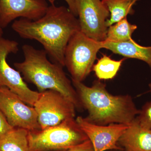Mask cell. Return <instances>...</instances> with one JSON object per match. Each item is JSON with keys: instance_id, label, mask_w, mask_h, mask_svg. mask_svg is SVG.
<instances>
[{"instance_id": "6da1fadb", "label": "cell", "mask_w": 151, "mask_h": 151, "mask_svg": "<svg viewBox=\"0 0 151 151\" xmlns=\"http://www.w3.org/2000/svg\"><path fill=\"white\" fill-rule=\"evenodd\" d=\"M48 1L50 5L43 16L36 20L19 18L12 28L21 37L37 41L52 62L65 67V48L70 38L80 31L79 21L68 8Z\"/></svg>"}, {"instance_id": "7a4b0ae2", "label": "cell", "mask_w": 151, "mask_h": 151, "mask_svg": "<svg viewBox=\"0 0 151 151\" xmlns=\"http://www.w3.org/2000/svg\"><path fill=\"white\" fill-rule=\"evenodd\" d=\"M72 83L83 108L88 111L84 119L92 124L129 125L139 113L131 96L110 94L99 80L94 81L92 86L73 79Z\"/></svg>"}, {"instance_id": "3957f363", "label": "cell", "mask_w": 151, "mask_h": 151, "mask_svg": "<svg viewBox=\"0 0 151 151\" xmlns=\"http://www.w3.org/2000/svg\"><path fill=\"white\" fill-rule=\"evenodd\" d=\"M24 60L14 63V66L26 81L34 84L38 92L47 90L59 92L68 98L76 109L83 106L72 83L68 78L63 66L50 61L44 50H38L29 45L22 47Z\"/></svg>"}, {"instance_id": "277c9868", "label": "cell", "mask_w": 151, "mask_h": 151, "mask_svg": "<svg viewBox=\"0 0 151 151\" xmlns=\"http://www.w3.org/2000/svg\"><path fill=\"white\" fill-rule=\"evenodd\" d=\"M88 139L74 118L28 134L32 151L67 150Z\"/></svg>"}, {"instance_id": "5b68a950", "label": "cell", "mask_w": 151, "mask_h": 151, "mask_svg": "<svg viewBox=\"0 0 151 151\" xmlns=\"http://www.w3.org/2000/svg\"><path fill=\"white\" fill-rule=\"evenodd\" d=\"M102 42L93 40L80 31L68 41L64 55V64L71 79L82 82L92 70Z\"/></svg>"}, {"instance_id": "8992f818", "label": "cell", "mask_w": 151, "mask_h": 151, "mask_svg": "<svg viewBox=\"0 0 151 151\" xmlns=\"http://www.w3.org/2000/svg\"><path fill=\"white\" fill-rule=\"evenodd\" d=\"M33 107L37 114L41 130L75 118L76 108L74 104L61 93L54 90L40 92Z\"/></svg>"}, {"instance_id": "52a82bcc", "label": "cell", "mask_w": 151, "mask_h": 151, "mask_svg": "<svg viewBox=\"0 0 151 151\" xmlns=\"http://www.w3.org/2000/svg\"><path fill=\"white\" fill-rule=\"evenodd\" d=\"M18 46L15 41L3 37L0 39V86L6 87L24 103L33 107L40 92L30 89L21 73L10 66L7 61L9 55L17 52Z\"/></svg>"}, {"instance_id": "ba28073f", "label": "cell", "mask_w": 151, "mask_h": 151, "mask_svg": "<svg viewBox=\"0 0 151 151\" xmlns=\"http://www.w3.org/2000/svg\"><path fill=\"white\" fill-rule=\"evenodd\" d=\"M80 31L90 38L104 41L110 12L102 0H76Z\"/></svg>"}, {"instance_id": "9c48e42d", "label": "cell", "mask_w": 151, "mask_h": 151, "mask_svg": "<svg viewBox=\"0 0 151 151\" xmlns=\"http://www.w3.org/2000/svg\"><path fill=\"white\" fill-rule=\"evenodd\" d=\"M26 104L7 88L1 86L0 111L10 125L29 132L40 130L35 109Z\"/></svg>"}, {"instance_id": "30bf717a", "label": "cell", "mask_w": 151, "mask_h": 151, "mask_svg": "<svg viewBox=\"0 0 151 151\" xmlns=\"http://www.w3.org/2000/svg\"><path fill=\"white\" fill-rule=\"evenodd\" d=\"M76 120L92 143L94 151L123 150L118 145V142L129 125L118 124L96 125L81 116H78Z\"/></svg>"}, {"instance_id": "8fae6325", "label": "cell", "mask_w": 151, "mask_h": 151, "mask_svg": "<svg viewBox=\"0 0 151 151\" xmlns=\"http://www.w3.org/2000/svg\"><path fill=\"white\" fill-rule=\"evenodd\" d=\"M48 6L46 0H0V27L5 28L18 18L37 20Z\"/></svg>"}, {"instance_id": "7c38bea8", "label": "cell", "mask_w": 151, "mask_h": 151, "mask_svg": "<svg viewBox=\"0 0 151 151\" xmlns=\"http://www.w3.org/2000/svg\"><path fill=\"white\" fill-rule=\"evenodd\" d=\"M118 142L127 151H151V130L141 127L135 119Z\"/></svg>"}, {"instance_id": "4fadbf2b", "label": "cell", "mask_w": 151, "mask_h": 151, "mask_svg": "<svg viewBox=\"0 0 151 151\" xmlns=\"http://www.w3.org/2000/svg\"><path fill=\"white\" fill-rule=\"evenodd\" d=\"M102 47L126 58H134L146 63L151 70V46H142L132 39L122 42H102Z\"/></svg>"}, {"instance_id": "5bb4252c", "label": "cell", "mask_w": 151, "mask_h": 151, "mask_svg": "<svg viewBox=\"0 0 151 151\" xmlns=\"http://www.w3.org/2000/svg\"><path fill=\"white\" fill-rule=\"evenodd\" d=\"M28 134L27 130L13 128L0 139V151H32Z\"/></svg>"}, {"instance_id": "9a60e30c", "label": "cell", "mask_w": 151, "mask_h": 151, "mask_svg": "<svg viewBox=\"0 0 151 151\" xmlns=\"http://www.w3.org/2000/svg\"><path fill=\"white\" fill-rule=\"evenodd\" d=\"M140 0H102L110 14V19L106 21L108 27L127 17L128 15H133L135 11L133 6Z\"/></svg>"}, {"instance_id": "2e32d148", "label": "cell", "mask_w": 151, "mask_h": 151, "mask_svg": "<svg viewBox=\"0 0 151 151\" xmlns=\"http://www.w3.org/2000/svg\"><path fill=\"white\" fill-rule=\"evenodd\" d=\"M126 58L116 60L106 55L103 54V56L93 65L92 70L99 80L113 79L117 75Z\"/></svg>"}, {"instance_id": "e0dca14e", "label": "cell", "mask_w": 151, "mask_h": 151, "mask_svg": "<svg viewBox=\"0 0 151 151\" xmlns=\"http://www.w3.org/2000/svg\"><path fill=\"white\" fill-rule=\"evenodd\" d=\"M137 28L136 25L131 24L125 18L108 27L105 41L113 42L128 41L132 39V34Z\"/></svg>"}, {"instance_id": "ac0fdd59", "label": "cell", "mask_w": 151, "mask_h": 151, "mask_svg": "<svg viewBox=\"0 0 151 151\" xmlns=\"http://www.w3.org/2000/svg\"><path fill=\"white\" fill-rule=\"evenodd\" d=\"M135 120L141 127L151 130V101L143 106Z\"/></svg>"}, {"instance_id": "d6986e66", "label": "cell", "mask_w": 151, "mask_h": 151, "mask_svg": "<svg viewBox=\"0 0 151 151\" xmlns=\"http://www.w3.org/2000/svg\"><path fill=\"white\" fill-rule=\"evenodd\" d=\"M14 128L7 121L6 119L0 111V139Z\"/></svg>"}, {"instance_id": "ffe728a7", "label": "cell", "mask_w": 151, "mask_h": 151, "mask_svg": "<svg viewBox=\"0 0 151 151\" xmlns=\"http://www.w3.org/2000/svg\"><path fill=\"white\" fill-rule=\"evenodd\" d=\"M68 151H94L91 142L89 139L76 145Z\"/></svg>"}, {"instance_id": "44dd1931", "label": "cell", "mask_w": 151, "mask_h": 151, "mask_svg": "<svg viewBox=\"0 0 151 151\" xmlns=\"http://www.w3.org/2000/svg\"><path fill=\"white\" fill-rule=\"evenodd\" d=\"M54 1L55 0H53ZM65 2L67 3L68 5V8L70 10V12L72 13L76 17L78 16L77 14V9H76V0H64Z\"/></svg>"}, {"instance_id": "7402d4cb", "label": "cell", "mask_w": 151, "mask_h": 151, "mask_svg": "<svg viewBox=\"0 0 151 151\" xmlns=\"http://www.w3.org/2000/svg\"><path fill=\"white\" fill-rule=\"evenodd\" d=\"M4 34V31H3V29L0 27V39L3 38V35Z\"/></svg>"}, {"instance_id": "603a6c76", "label": "cell", "mask_w": 151, "mask_h": 151, "mask_svg": "<svg viewBox=\"0 0 151 151\" xmlns=\"http://www.w3.org/2000/svg\"><path fill=\"white\" fill-rule=\"evenodd\" d=\"M149 87H150V91L151 94V83H150V84H149Z\"/></svg>"}, {"instance_id": "cb8c5ba5", "label": "cell", "mask_w": 151, "mask_h": 151, "mask_svg": "<svg viewBox=\"0 0 151 151\" xmlns=\"http://www.w3.org/2000/svg\"><path fill=\"white\" fill-rule=\"evenodd\" d=\"M68 151V150H63V151Z\"/></svg>"}, {"instance_id": "d4e9b609", "label": "cell", "mask_w": 151, "mask_h": 151, "mask_svg": "<svg viewBox=\"0 0 151 151\" xmlns=\"http://www.w3.org/2000/svg\"><path fill=\"white\" fill-rule=\"evenodd\" d=\"M0 88H1V86H0Z\"/></svg>"}, {"instance_id": "484cf974", "label": "cell", "mask_w": 151, "mask_h": 151, "mask_svg": "<svg viewBox=\"0 0 151 151\" xmlns=\"http://www.w3.org/2000/svg\"></svg>"}]
</instances>
